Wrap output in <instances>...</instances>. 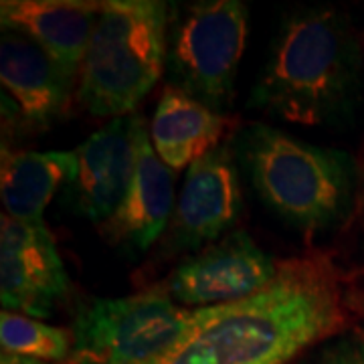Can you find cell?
<instances>
[{
    "instance_id": "obj_1",
    "label": "cell",
    "mask_w": 364,
    "mask_h": 364,
    "mask_svg": "<svg viewBox=\"0 0 364 364\" xmlns=\"http://www.w3.org/2000/svg\"><path fill=\"white\" fill-rule=\"evenodd\" d=\"M364 326V291L334 253L279 261L269 286L239 301L193 310L181 342L158 364H289Z\"/></svg>"
},
{
    "instance_id": "obj_2",
    "label": "cell",
    "mask_w": 364,
    "mask_h": 364,
    "mask_svg": "<svg viewBox=\"0 0 364 364\" xmlns=\"http://www.w3.org/2000/svg\"><path fill=\"white\" fill-rule=\"evenodd\" d=\"M360 73L348 18L330 6L296 9L277 26L247 105L308 128H342L358 107Z\"/></svg>"
},
{
    "instance_id": "obj_3",
    "label": "cell",
    "mask_w": 364,
    "mask_h": 364,
    "mask_svg": "<svg viewBox=\"0 0 364 364\" xmlns=\"http://www.w3.org/2000/svg\"><path fill=\"white\" fill-rule=\"evenodd\" d=\"M235 154L261 200L287 225L318 233L346 219L356 193V166L346 152L249 124L235 136Z\"/></svg>"
},
{
    "instance_id": "obj_4",
    "label": "cell",
    "mask_w": 364,
    "mask_h": 364,
    "mask_svg": "<svg viewBox=\"0 0 364 364\" xmlns=\"http://www.w3.org/2000/svg\"><path fill=\"white\" fill-rule=\"evenodd\" d=\"M168 23L166 2H104L79 71V104L97 117L134 114L166 69Z\"/></svg>"
},
{
    "instance_id": "obj_5",
    "label": "cell",
    "mask_w": 364,
    "mask_h": 364,
    "mask_svg": "<svg viewBox=\"0 0 364 364\" xmlns=\"http://www.w3.org/2000/svg\"><path fill=\"white\" fill-rule=\"evenodd\" d=\"M247 43V6L239 0H203L181 6L168 23V85L227 114Z\"/></svg>"
},
{
    "instance_id": "obj_6",
    "label": "cell",
    "mask_w": 364,
    "mask_h": 364,
    "mask_svg": "<svg viewBox=\"0 0 364 364\" xmlns=\"http://www.w3.org/2000/svg\"><path fill=\"white\" fill-rule=\"evenodd\" d=\"M193 310L158 286L126 298L81 304L73 320L71 364H158L184 336Z\"/></svg>"
},
{
    "instance_id": "obj_7",
    "label": "cell",
    "mask_w": 364,
    "mask_h": 364,
    "mask_svg": "<svg viewBox=\"0 0 364 364\" xmlns=\"http://www.w3.org/2000/svg\"><path fill=\"white\" fill-rule=\"evenodd\" d=\"M279 261L267 255L245 231L188 255L160 286L182 308H213L245 299L272 284Z\"/></svg>"
},
{
    "instance_id": "obj_8",
    "label": "cell",
    "mask_w": 364,
    "mask_h": 364,
    "mask_svg": "<svg viewBox=\"0 0 364 364\" xmlns=\"http://www.w3.org/2000/svg\"><path fill=\"white\" fill-rule=\"evenodd\" d=\"M142 128V116L134 112L109 119L79 146L77 172L63 188V203L71 213L97 225L116 215L130 191Z\"/></svg>"
},
{
    "instance_id": "obj_9",
    "label": "cell",
    "mask_w": 364,
    "mask_h": 364,
    "mask_svg": "<svg viewBox=\"0 0 364 364\" xmlns=\"http://www.w3.org/2000/svg\"><path fill=\"white\" fill-rule=\"evenodd\" d=\"M241 205L237 154L231 144H221L188 166L170 219L166 247L195 251L217 241L233 227Z\"/></svg>"
},
{
    "instance_id": "obj_10",
    "label": "cell",
    "mask_w": 364,
    "mask_h": 364,
    "mask_svg": "<svg viewBox=\"0 0 364 364\" xmlns=\"http://www.w3.org/2000/svg\"><path fill=\"white\" fill-rule=\"evenodd\" d=\"M69 275L47 225L31 227L2 215L0 299L6 312L47 318L69 291Z\"/></svg>"
},
{
    "instance_id": "obj_11",
    "label": "cell",
    "mask_w": 364,
    "mask_h": 364,
    "mask_svg": "<svg viewBox=\"0 0 364 364\" xmlns=\"http://www.w3.org/2000/svg\"><path fill=\"white\" fill-rule=\"evenodd\" d=\"M0 83L4 114L43 128L65 109L73 77L25 35L2 31Z\"/></svg>"
},
{
    "instance_id": "obj_12",
    "label": "cell",
    "mask_w": 364,
    "mask_h": 364,
    "mask_svg": "<svg viewBox=\"0 0 364 364\" xmlns=\"http://www.w3.org/2000/svg\"><path fill=\"white\" fill-rule=\"evenodd\" d=\"M104 2L87 0H4L2 31L25 35L75 77L85 61Z\"/></svg>"
},
{
    "instance_id": "obj_13",
    "label": "cell",
    "mask_w": 364,
    "mask_h": 364,
    "mask_svg": "<svg viewBox=\"0 0 364 364\" xmlns=\"http://www.w3.org/2000/svg\"><path fill=\"white\" fill-rule=\"evenodd\" d=\"M174 205L172 172L156 154L144 126L138 136L130 191L116 215L104 225V235L116 245L144 253L168 227Z\"/></svg>"
},
{
    "instance_id": "obj_14",
    "label": "cell",
    "mask_w": 364,
    "mask_h": 364,
    "mask_svg": "<svg viewBox=\"0 0 364 364\" xmlns=\"http://www.w3.org/2000/svg\"><path fill=\"white\" fill-rule=\"evenodd\" d=\"M231 126V116L219 114L181 90L166 85L158 100L150 140L170 170H181L219 148Z\"/></svg>"
},
{
    "instance_id": "obj_15",
    "label": "cell",
    "mask_w": 364,
    "mask_h": 364,
    "mask_svg": "<svg viewBox=\"0 0 364 364\" xmlns=\"http://www.w3.org/2000/svg\"><path fill=\"white\" fill-rule=\"evenodd\" d=\"M75 172V150L9 152L2 148L0 196L6 215L31 227L45 225V208L59 188L73 181Z\"/></svg>"
},
{
    "instance_id": "obj_16",
    "label": "cell",
    "mask_w": 364,
    "mask_h": 364,
    "mask_svg": "<svg viewBox=\"0 0 364 364\" xmlns=\"http://www.w3.org/2000/svg\"><path fill=\"white\" fill-rule=\"evenodd\" d=\"M2 352L21 354L45 363H65L71 358L73 340L63 328L45 324L25 314L2 312L0 316Z\"/></svg>"
},
{
    "instance_id": "obj_17",
    "label": "cell",
    "mask_w": 364,
    "mask_h": 364,
    "mask_svg": "<svg viewBox=\"0 0 364 364\" xmlns=\"http://www.w3.org/2000/svg\"><path fill=\"white\" fill-rule=\"evenodd\" d=\"M310 364H364V326L328 340Z\"/></svg>"
},
{
    "instance_id": "obj_18",
    "label": "cell",
    "mask_w": 364,
    "mask_h": 364,
    "mask_svg": "<svg viewBox=\"0 0 364 364\" xmlns=\"http://www.w3.org/2000/svg\"><path fill=\"white\" fill-rule=\"evenodd\" d=\"M0 364H53V363H45V360H37V358H28V356H21V354H9V352H2V356H0Z\"/></svg>"
}]
</instances>
